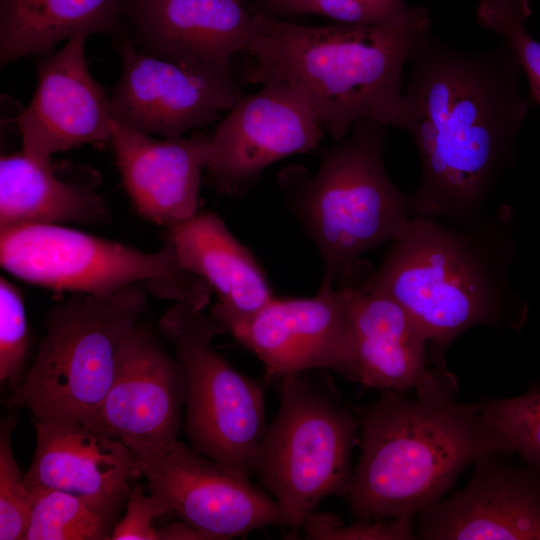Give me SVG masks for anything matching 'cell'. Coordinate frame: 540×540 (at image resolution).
Returning <instances> with one entry per match:
<instances>
[{
  "label": "cell",
  "mask_w": 540,
  "mask_h": 540,
  "mask_svg": "<svg viewBox=\"0 0 540 540\" xmlns=\"http://www.w3.org/2000/svg\"><path fill=\"white\" fill-rule=\"evenodd\" d=\"M410 61L401 129L421 162L420 183L410 195L412 216L471 220L487 211L528 114L522 67L505 41L463 52L430 30L417 40Z\"/></svg>",
  "instance_id": "cell-1"
},
{
  "label": "cell",
  "mask_w": 540,
  "mask_h": 540,
  "mask_svg": "<svg viewBox=\"0 0 540 540\" xmlns=\"http://www.w3.org/2000/svg\"><path fill=\"white\" fill-rule=\"evenodd\" d=\"M380 267L366 264L359 281L383 293L415 320L433 363L476 326L519 328L526 305L508 276L514 254L509 206L467 221L414 216L390 242Z\"/></svg>",
  "instance_id": "cell-2"
},
{
  "label": "cell",
  "mask_w": 540,
  "mask_h": 540,
  "mask_svg": "<svg viewBox=\"0 0 540 540\" xmlns=\"http://www.w3.org/2000/svg\"><path fill=\"white\" fill-rule=\"evenodd\" d=\"M254 17L248 81L291 88L336 140L360 120L401 128L403 68L430 30L425 7L376 25L303 26Z\"/></svg>",
  "instance_id": "cell-3"
},
{
  "label": "cell",
  "mask_w": 540,
  "mask_h": 540,
  "mask_svg": "<svg viewBox=\"0 0 540 540\" xmlns=\"http://www.w3.org/2000/svg\"><path fill=\"white\" fill-rule=\"evenodd\" d=\"M415 391L385 390L356 410L361 452L346 499L357 519L413 517L480 456L506 454L479 404L456 400L455 376L444 367Z\"/></svg>",
  "instance_id": "cell-4"
},
{
  "label": "cell",
  "mask_w": 540,
  "mask_h": 540,
  "mask_svg": "<svg viewBox=\"0 0 540 540\" xmlns=\"http://www.w3.org/2000/svg\"><path fill=\"white\" fill-rule=\"evenodd\" d=\"M385 140V125L360 120L323 153L316 175L284 173L287 205L321 256L322 283L342 282L362 254L394 240L413 217L410 195L385 169Z\"/></svg>",
  "instance_id": "cell-5"
},
{
  "label": "cell",
  "mask_w": 540,
  "mask_h": 540,
  "mask_svg": "<svg viewBox=\"0 0 540 540\" xmlns=\"http://www.w3.org/2000/svg\"><path fill=\"white\" fill-rule=\"evenodd\" d=\"M147 294L133 285L104 295L76 293L56 304L10 405L28 408L36 419L88 421L112 384L124 339L148 308Z\"/></svg>",
  "instance_id": "cell-6"
},
{
  "label": "cell",
  "mask_w": 540,
  "mask_h": 540,
  "mask_svg": "<svg viewBox=\"0 0 540 540\" xmlns=\"http://www.w3.org/2000/svg\"><path fill=\"white\" fill-rule=\"evenodd\" d=\"M0 263L19 279L41 287L90 295L129 286L203 311L213 289L184 267L164 239L145 252L64 225H31L0 233Z\"/></svg>",
  "instance_id": "cell-7"
},
{
  "label": "cell",
  "mask_w": 540,
  "mask_h": 540,
  "mask_svg": "<svg viewBox=\"0 0 540 540\" xmlns=\"http://www.w3.org/2000/svg\"><path fill=\"white\" fill-rule=\"evenodd\" d=\"M276 383L279 408L261 439L252 474L300 528L324 498L347 497L359 424L334 391L306 371Z\"/></svg>",
  "instance_id": "cell-8"
},
{
  "label": "cell",
  "mask_w": 540,
  "mask_h": 540,
  "mask_svg": "<svg viewBox=\"0 0 540 540\" xmlns=\"http://www.w3.org/2000/svg\"><path fill=\"white\" fill-rule=\"evenodd\" d=\"M157 331L174 348L186 377L184 428L191 447L250 477L267 427L264 388L234 369L213 347L218 333L200 310L174 303Z\"/></svg>",
  "instance_id": "cell-9"
},
{
  "label": "cell",
  "mask_w": 540,
  "mask_h": 540,
  "mask_svg": "<svg viewBox=\"0 0 540 540\" xmlns=\"http://www.w3.org/2000/svg\"><path fill=\"white\" fill-rule=\"evenodd\" d=\"M185 402L182 365L139 321L121 345L109 390L84 424L124 444L141 468L178 441Z\"/></svg>",
  "instance_id": "cell-10"
},
{
  "label": "cell",
  "mask_w": 540,
  "mask_h": 540,
  "mask_svg": "<svg viewBox=\"0 0 540 540\" xmlns=\"http://www.w3.org/2000/svg\"><path fill=\"white\" fill-rule=\"evenodd\" d=\"M115 38L122 72L109 97L112 116L144 134L183 137L241 98L230 70L152 56L137 48L126 29Z\"/></svg>",
  "instance_id": "cell-11"
},
{
  "label": "cell",
  "mask_w": 540,
  "mask_h": 540,
  "mask_svg": "<svg viewBox=\"0 0 540 540\" xmlns=\"http://www.w3.org/2000/svg\"><path fill=\"white\" fill-rule=\"evenodd\" d=\"M149 492L161 498L169 514L204 534L224 540L268 526L300 530L294 517L254 485L183 442L161 458L141 466Z\"/></svg>",
  "instance_id": "cell-12"
},
{
  "label": "cell",
  "mask_w": 540,
  "mask_h": 540,
  "mask_svg": "<svg viewBox=\"0 0 540 540\" xmlns=\"http://www.w3.org/2000/svg\"><path fill=\"white\" fill-rule=\"evenodd\" d=\"M226 333L258 357L267 381L310 369L333 370L354 381V340L345 287L321 283L314 297H275Z\"/></svg>",
  "instance_id": "cell-13"
},
{
  "label": "cell",
  "mask_w": 540,
  "mask_h": 540,
  "mask_svg": "<svg viewBox=\"0 0 540 540\" xmlns=\"http://www.w3.org/2000/svg\"><path fill=\"white\" fill-rule=\"evenodd\" d=\"M263 85L240 98L211 137L206 169L222 194H243L265 168L311 152L321 141L324 128L291 88L276 82Z\"/></svg>",
  "instance_id": "cell-14"
},
{
  "label": "cell",
  "mask_w": 540,
  "mask_h": 540,
  "mask_svg": "<svg viewBox=\"0 0 540 540\" xmlns=\"http://www.w3.org/2000/svg\"><path fill=\"white\" fill-rule=\"evenodd\" d=\"M502 454L480 456L465 488L419 513V538L540 540V466L517 467Z\"/></svg>",
  "instance_id": "cell-15"
},
{
  "label": "cell",
  "mask_w": 540,
  "mask_h": 540,
  "mask_svg": "<svg viewBox=\"0 0 540 540\" xmlns=\"http://www.w3.org/2000/svg\"><path fill=\"white\" fill-rule=\"evenodd\" d=\"M87 38L69 39L38 63L34 96L18 117L22 151L34 159L51 161L54 153L111 141L110 100L89 72Z\"/></svg>",
  "instance_id": "cell-16"
},
{
  "label": "cell",
  "mask_w": 540,
  "mask_h": 540,
  "mask_svg": "<svg viewBox=\"0 0 540 540\" xmlns=\"http://www.w3.org/2000/svg\"><path fill=\"white\" fill-rule=\"evenodd\" d=\"M122 11L140 50L191 66L230 70L255 31L239 0H122Z\"/></svg>",
  "instance_id": "cell-17"
},
{
  "label": "cell",
  "mask_w": 540,
  "mask_h": 540,
  "mask_svg": "<svg viewBox=\"0 0 540 540\" xmlns=\"http://www.w3.org/2000/svg\"><path fill=\"white\" fill-rule=\"evenodd\" d=\"M110 143L123 186L141 216L167 229L197 213L211 137L156 140L113 118Z\"/></svg>",
  "instance_id": "cell-18"
},
{
  "label": "cell",
  "mask_w": 540,
  "mask_h": 540,
  "mask_svg": "<svg viewBox=\"0 0 540 540\" xmlns=\"http://www.w3.org/2000/svg\"><path fill=\"white\" fill-rule=\"evenodd\" d=\"M36 447L24 482L34 488L127 501L132 481L143 476L129 449L115 438L68 417L35 421Z\"/></svg>",
  "instance_id": "cell-19"
},
{
  "label": "cell",
  "mask_w": 540,
  "mask_h": 540,
  "mask_svg": "<svg viewBox=\"0 0 540 540\" xmlns=\"http://www.w3.org/2000/svg\"><path fill=\"white\" fill-rule=\"evenodd\" d=\"M340 287L347 289L350 301L354 381L403 392L416 390L435 377L442 367H428L427 337L401 305L358 279Z\"/></svg>",
  "instance_id": "cell-20"
},
{
  "label": "cell",
  "mask_w": 540,
  "mask_h": 540,
  "mask_svg": "<svg viewBox=\"0 0 540 540\" xmlns=\"http://www.w3.org/2000/svg\"><path fill=\"white\" fill-rule=\"evenodd\" d=\"M181 264L203 278L218 295L211 311L217 331L245 321L275 296L249 249L213 212H197L166 229Z\"/></svg>",
  "instance_id": "cell-21"
},
{
  "label": "cell",
  "mask_w": 540,
  "mask_h": 540,
  "mask_svg": "<svg viewBox=\"0 0 540 540\" xmlns=\"http://www.w3.org/2000/svg\"><path fill=\"white\" fill-rule=\"evenodd\" d=\"M111 212L92 188L59 179L51 161L23 151L0 159V233L31 225L107 223Z\"/></svg>",
  "instance_id": "cell-22"
},
{
  "label": "cell",
  "mask_w": 540,
  "mask_h": 540,
  "mask_svg": "<svg viewBox=\"0 0 540 540\" xmlns=\"http://www.w3.org/2000/svg\"><path fill=\"white\" fill-rule=\"evenodd\" d=\"M122 0H0V63L48 55L78 35L124 30Z\"/></svg>",
  "instance_id": "cell-23"
},
{
  "label": "cell",
  "mask_w": 540,
  "mask_h": 540,
  "mask_svg": "<svg viewBox=\"0 0 540 540\" xmlns=\"http://www.w3.org/2000/svg\"><path fill=\"white\" fill-rule=\"evenodd\" d=\"M23 540L110 539L127 501L101 500L69 492L34 488Z\"/></svg>",
  "instance_id": "cell-24"
},
{
  "label": "cell",
  "mask_w": 540,
  "mask_h": 540,
  "mask_svg": "<svg viewBox=\"0 0 540 540\" xmlns=\"http://www.w3.org/2000/svg\"><path fill=\"white\" fill-rule=\"evenodd\" d=\"M482 417L502 443L528 464L540 466V385L523 395L479 403Z\"/></svg>",
  "instance_id": "cell-25"
},
{
  "label": "cell",
  "mask_w": 540,
  "mask_h": 540,
  "mask_svg": "<svg viewBox=\"0 0 540 540\" xmlns=\"http://www.w3.org/2000/svg\"><path fill=\"white\" fill-rule=\"evenodd\" d=\"M531 14L530 0H481L476 18L512 48L528 78L531 97L540 105V42L525 28Z\"/></svg>",
  "instance_id": "cell-26"
},
{
  "label": "cell",
  "mask_w": 540,
  "mask_h": 540,
  "mask_svg": "<svg viewBox=\"0 0 540 540\" xmlns=\"http://www.w3.org/2000/svg\"><path fill=\"white\" fill-rule=\"evenodd\" d=\"M14 425L11 417L0 425V540L24 539L32 507V492L12 449Z\"/></svg>",
  "instance_id": "cell-27"
},
{
  "label": "cell",
  "mask_w": 540,
  "mask_h": 540,
  "mask_svg": "<svg viewBox=\"0 0 540 540\" xmlns=\"http://www.w3.org/2000/svg\"><path fill=\"white\" fill-rule=\"evenodd\" d=\"M29 351V331L22 294L12 282L0 278V380L13 391L23 382Z\"/></svg>",
  "instance_id": "cell-28"
},
{
  "label": "cell",
  "mask_w": 540,
  "mask_h": 540,
  "mask_svg": "<svg viewBox=\"0 0 540 540\" xmlns=\"http://www.w3.org/2000/svg\"><path fill=\"white\" fill-rule=\"evenodd\" d=\"M300 530L310 540H402L414 539L412 517H396L389 520H360L344 525L333 513H309L303 519Z\"/></svg>",
  "instance_id": "cell-29"
},
{
  "label": "cell",
  "mask_w": 540,
  "mask_h": 540,
  "mask_svg": "<svg viewBox=\"0 0 540 540\" xmlns=\"http://www.w3.org/2000/svg\"><path fill=\"white\" fill-rule=\"evenodd\" d=\"M258 12L265 16L318 14L339 23L376 25L387 21L359 0H258ZM394 21V20H393Z\"/></svg>",
  "instance_id": "cell-30"
},
{
  "label": "cell",
  "mask_w": 540,
  "mask_h": 540,
  "mask_svg": "<svg viewBox=\"0 0 540 540\" xmlns=\"http://www.w3.org/2000/svg\"><path fill=\"white\" fill-rule=\"evenodd\" d=\"M124 516L116 523L112 540H157L156 517L169 514L164 501L149 492L145 494L141 484L130 491Z\"/></svg>",
  "instance_id": "cell-31"
},
{
  "label": "cell",
  "mask_w": 540,
  "mask_h": 540,
  "mask_svg": "<svg viewBox=\"0 0 540 540\" xmlns=\"http://www.w3.org/2000/svg\"><path fill=\"white\" fill-rule=\"evenodd\" d=\"M372 11L387 21H393L407 16L413 8L408 7L403 0H359Z\"/></svg>",
  "instance_id": "cell-32"
},
{
  "label": "cell",
  "mask_w": 540,
  "mask_h": 540,
  "mask_svg": "<svg viewBox=\"0 0 540 540\" xmlns=\"http://www.w3.org/2000/svg\"><path fill=\"white\" fill-rule=\"evenodd\" d=\"M157 540H208V538L181 520L157 528Z\"/></svg>",
  "instance_id": "cell-33"
},
{
  "label": "cell",
  "mask_w": 540,
  "mask_h": 540,
  "mask_svg": "<svg viewBox=\"0 0 540 540\" xmlns=\"http://www.w3.org/2000/svg\"><path fill=\"white\" fill-rule=\"evenodd\" d=\"M239 1H241V0H239Z\"/></svg>",
  "instance_id": "cell-34"
}]
</instances>
